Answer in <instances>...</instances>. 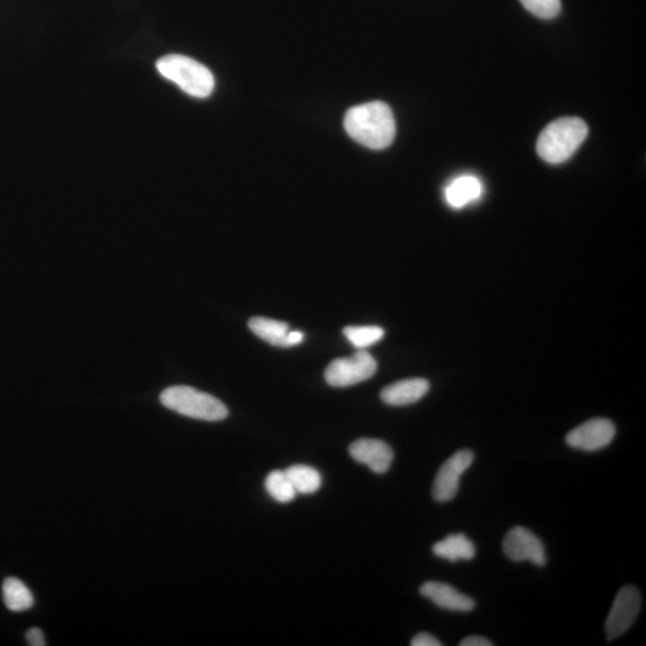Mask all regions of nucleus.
I'll use <instances>...</instances> for the list:
<instances>
[{"mask_svg":"<svg viewBox=\"0 0 646 646\" xmlns=\"http://www.w3.org/2000/svg\"><path fill=\"white\" fill-rule=\"evenodd\" d=\"M347 134L355 142L373 150H383L394 142L396 134L392 109L386 103H364L347 111L344 120Z\"/></svg>","mask_w":646,"mask_h":646,"instance_id":"obj_1","label":"nucleus"},{"mask_svg":"<svg viewBox=\"0 0 646 646\" xmlns=\"http://www.w3.org/2000/svg\"><path fill=\"white\" fill-rule=\"evenodd\" d=\"M588 133V125L580 118L554 120L541 132L536 151L547 163H564L575 155L587 139Z\"/></svg>","mask_w":646,"mask_h":646,"instance_id":"obj_2","label":"nucleus"},{"mask_svg":"<svg viewBox=\"0 0 646 646\" xmlns=\"http://www.w3.org/2000/svg\"><path fill=\"white\" fill-rule=\"evenodd\" d=\"M156 67L161 76L197 99H206L215 90L216 82L212 72L192 58L170 54L158 60Z\"/></svg>","mask_w":646,"mask_h":646,"instance_id":"obj_3","label":"nucleus"},{"mask_svg":"<svg viewBox=\"0 0 646 646\" xmlns=\"http://www.w3.org/2000/svg\"><path fill=\"white\" fill-rule=\"evenodd\" d=\"M160 400L168 410L192 419L221 422L229 416L228 407L221 400L188 386L164 389Z\"/></svg>","mask_w":646,"mask_h":646,"instance_id":"obj_4","label":"nucleus"},{"mask_svg":"<svg viewBox=\"0 0 646 646\" xmlns=\"http://www.w3.org/2000/svg\"><path fill=\"white\" fill-rule=\"evenodd\" d=\"M376 371V359L361 350L350 357L335 359L326 369L325 380L329 386L346 388L368 381Z\"/></svg>","mask_w":646,"mask_h":646,"instance_id":"obj_5","label":"nucleus"},{"mask_svg":"<svg viewBox=\"0 0 646 646\" xmlns=\"http://www.w3.org/2000/svg\"><path fill=\"white\" fill-rule=\"evenodd\" d=\"M474 462V453L469 449H462L443 463L438 469L434 485H432V497L438 503L452 501L459 492L460 479L462 474L471 468Z\"/></svg>","mask_w":646,"mask_h":646,"instance_id":"obj_6","label":"nucleus"},{"mask_svg":"<svg viewBox=\"0 0 646 646\" xmlns=\"http://www.w3.org/2000/svg\"><path fill=\"white\" fill-rule=\"evenodd\" d=\"M641 607L642 597L637 588L626 585L619 591L606 621L608 641L623 636L631 629L636 623Z\"/></svg>","mask_w":646,"mask_h":646,"instance_id":"obj_7","label":"nucleus"},{"mask_svg":"<svg viewBox=\"0 0 646 646\" xmlns=\"http://www.w3.org/2000/svg\"><path fill=\"white\" fill-rule=\"evenodd\" d=\"M503 551L511 562H530L536 566H545L546 551L542 541L523 527L510 529L503 540Z\"/></svg>","mask_w":646,"mask_h":646,"instance_id":"obj_8","label":"nucleus"},{"mask_svg":"<svg viewBox=\"0 0 646 646\" xmlns=\"http://www.w3.org/2000/svg\"><path fill=\"white\" fill-rule=\"evenodd\" d=\"M617 429L609 419L595 418L577 426L566 436V443L583 452H596L606 448L614 440Z\"/></svg>","mask_w":646,"mask_h":646,"instance_id":"obj_9","label":"nucleus"},{"mask_svg":"<svg viewBox=\"0 0 646 646\" xmlns=\"http://www.w3.org/2000/svg\"><path fill=\"white\" fill-rule=\"evenodd\" d=\"M353 460L368 466L376 474H385L393 465L394 452L388 443L375 438H359L349 448Z\"/></svg>","mask_w":646,"mask_h":646,"instance_id":"obj_10","label":"nucleus"},{"mask_svg":"<svg viewBox=\"0 0 646 646\" xmlns=\"http://www.w3.org/2000/svg\"><path fill=\"white\" fill-rule=\"evenodd\" d=\"M420 594L446 611L468 613L475 608V602L471 597L446 583L426 582L420 587Z\"/></svg>","mask_w":646,"mask_h":646,"instance_id":"obj_11","label":"nucleus"},{"mask_svg":"<svg viewBox=\"0 0 646 646\" xmlns=\"http://www.w3.org/2000/svg\"><path fill=\"white\" fill-rule=\"evenodd\" d=\"M430 383L425 379L402 380L387 386L381 392V400L389 406L416 404L429 393Z\"/></svg>","mask_w":646,"mask_h":646,"instance_id":"obj_12","label":"nucleus"},{"mask_svg":"<svg viewBox=\"0 0 646 646\" xmlns=\"http://www.w3.org/2000/svg\"><path fill=\"white\" fill-rule=\"evenodd\" d=\"M483 191V184L478 178L473 175H461L447 186L446 200L454 209H462L478 200Z\"/></svg>","mask_w":646,"mask_h":646,"instance_id":"obj_13","label":"nucleus"},{"mask_svg":"<svg viewBox=\"0 0 646 646\" xmlns=\"http://www.w3.org/2000/svg\"><path fill=\"white\" fill-rule=\"evenodd\" d=\"M436 557L456 563L459 560H472L475 557V546L465 534H450L446 539L436 542L432 547Z\"/></svg>","mask_w":646,"mask_h":646,"instance_id":"obj_14","label":"nucleus"},{"mask_svg":"<svg viewBox=\"0 0 646 646\" xmlns=\"http://www.w3.org/2000/svg\"><path fill=\"white\" fill-rule=\"evenodd\" d=\"M251 331L266 343L277 347H291L289 335L290 327L288 323L273 319L253 318L248 323Z\"/></svg>","mask_w":646,"mask_h":646,"instance_id":"obj_15","label":"nucleus"},{"mask_svg":"<svg viewBox=\"0 0 646 646\" xmlns=\"http://www.w3.org/2000/svg\"><path fill=\"white\" fill-rule=\"evenodd\" d=\"M5 606L11 612H24L34 605V597L26 584L15 577L6 578L3 583Z\"/></svg>","mask_w":646,"mask_h":646,"instance_id":"obj_16","label":"nucleus"},{"mask_svg":"<svg viewBox=\"0 0 646 646\" xmlns=\"http://www.w3.org/2000/svg\"><path fill=\"white\" fill-rule=\"evenodd\" d=\"M297 493L313 495L321 489L322 477L318 469L306 465H295L285 469Z\"/></svg>","mask_w":646,"mask_h":646,"instance_id":"obj_17","label":"nucleus"},{"mask_svg":"<svg viewBox=\"0 0 646 646\" xmlns=\"http://www.w3.org/2000/svg\"><path fill=\"white\" fill-rule=\"evenodd\" d=\"M265 489L274 501L282 504L294 501L297 491L285 471H273L267 475Z\"/></svg>","mask_w":646,"mask_h":646,"instance_id":"obj_18","label":"nucleus"},{"mask_svg":"<svg viewBox=\"0 0 646 646\" xmlns=\"http://www.w3.org/2000/svg\"><path fill=\"white\" fill-rule=\"evenodd\" d=\"M344 334L356 349L364 350L379 343L385 337V329L379 326H349L344 329Z\"/></svg>","mask_w":646,"mask_h":646,"instance_id":"obj_19","label":"nucleus"},{"mask_svg":"<svg viewBox=\"0 0 646 646\" xmlns=\"http://www.w3.org/2000/svg\"><path fill=\"white\" fill-rule=\"evenodd\" d=\"M524 8L542 20H552L562 10L560 0H520Z\"/></svg>","mask_w":646,"mask_h":646,"instance_id":"obj_20","label":"nucleus"},{"mask_svg":"<svg viewBox=\"0 0 646 646\" xmlns=\"http://www.w3.org/2000/svg\"><path fill=\"white\" fill-rule=\"evenodd\" d=\"M412 646H441L442 642L428 632H420L412 639Z\"/></svg>","mask_w":646,"mask_h":646,"instance_id":"obj_21","label":"nucleus"},{"mask_svg":"<svg viewBox=\"0 0 646 646\" xmlns=\"http://www.w3.org/2000/svg\"><path fill=\"white\" fill-rule=\"evenodd\" d=\"M26 637L29 645H32V646L46 645L44 632H42L40 629H30L27 632Z\"/></svg>","mask_w":646,"mask_h":646,"instance_id":"obj_22","label":"nucleus"},{"mask_svg":"<svg viewBox=\"0 0 646 646\" xmlns=\"http://www.w3.org/2000/svg\"><path fill=\"white\" fill-rule=\"evenodd\" d=\"M461 646H492L493 643L484 637L471 636L463 639L460 643Z\"/></svg>","mask_w":646,"mask_h":646,"instance_id":"obj_23","label":"nucleus"}]
</instances>
